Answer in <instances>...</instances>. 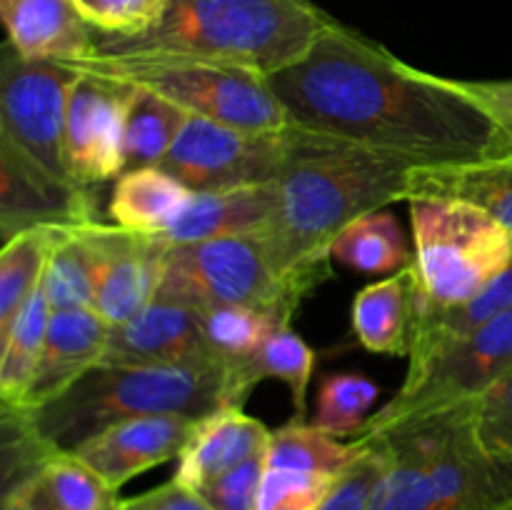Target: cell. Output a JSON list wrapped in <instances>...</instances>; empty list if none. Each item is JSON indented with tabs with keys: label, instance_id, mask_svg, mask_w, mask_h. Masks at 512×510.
Returning <instances> with one entry per match:
<instances>
[{
	"label": "cell",
	"instance_id": "cell-6",
	"mask_svg": "<svg viewBox=\"0 0 512 510\" xmlns=\"http://www.w3.org/2000/svg\"><path fill=\"white\" fill-rule=\"evenodd\" d=\"M415 270L425 298L453 305L473 298L512 265V235L460 200L413 198Z\"/></svg>",
	"mask_w": 512,
	"mask_h": 510
},
{
	"label": "cell",
	"instance_id": "cell-4",
	"mask_svg": "<svg viewBox=\"0 0 512 510\" xmlns=\"http://www.w3.org/2000/svg\"><path fill=\"white\" fill-rule=\"evenodd\" d=\"M228 365L213 358L173 365L98 363L53 403L23 410L50 450L73 453L115 423L145 415L203 420L223 408H243Z\"/></svg>",
	"mask_w": 512,
	"mask_h": 510
},
{
	"label": "cell",
	"instance_id": "cell-20",
	"mask_svg": "<svg viewBox=\"0 0 512 510\" xmlns=\"http://www.w3.org/2000/svg\"><path fill=\"white\" fill-rule=\"evenodd\" d=\"M278 208V180L215 193H195L193 203L160 238L170 245L230 235H258Z\"/></svg>",
	"mask_w": 512,
	"mask_h": 510
},
{
	"label": "cell",
	"instance_id": "cell-19",
	"mask_svg": "<svg viewBox=\"0 0 512 510\" xmlns=\"http://www.w3.org/2000/svg\"><path fill=\"white\" fill-rule=\"evenodd\" d=\"M0 15L23 58L73 63L95 48V30L70 0H0Z\"/></svg>",
	"mask_w": 512,
	"mask_h": 510
},
{
	"label": "cell",
	"instance_id": "cell-31",
	"mask_svg": "<svg viewBox=\"0 0 512 510\" xmlns=\"http://www.w3.org/2000/svg\"><path fill=\"white\" fill-rule=\"evenodd\" d=\"M40 288L53 310L93 308V258L85 243L83 223L58 225Z\"/></svg>",
	"mask_w": 512,
	"mask_h": 510
},
{
	"label": "cell",
	"instance_id": "cell-41",
	"mask_svg": "<svg viewBox=\"0 0 512 510\" xmlns=\"http://www.w3.org/2000/svg\"><path fill=\"white\" fill-rule=\"evenodd\" d=\"M3 510H53L38 485V475L3 493Z\"/></svg>",
	"mask_w": 512,
	"mask_h": 510
},
{
	"label": "cell",
	"instance_id": "cell-10",
	"mask_svg": "<svg viewBox=\"0 0 512 510\" xmlns=\"http://www.w3.org/2000/svg\"><path fill=\"white\" fill-rule=\"evenodd\" d=\"M78 75V70L60 60L23 58L5 40L0 65V143L63 180H70L65 168V120Z\"/></svg>",
	"mask_w": 512,
	"mask_h": 510
},
{
	"label": "cell",
	"instance_id": "cell-26",
	"mask_svg": "<svg viewBox=\"0 0 512 510\" xmlns=\"http://www.w3.org/2000/svg\"><path fill=\"white\" fill-rule=\"evenodd\" d=\"M190 115L163 95L128 83L125 110V170L160 165Z\"/></svg>",
	"mask_w": 512,
	"mask_h": 510
},
{
	"label": "cell",
	"instance_id": "cell-7",
	"mask_svg": "<svg viewBox=\"0 0 512 510\" xmlns=\"http://www.w3.org/2000/svg\"><path fill=\"white\" fill-rule=\"evenodd\" d=\"M163 293L200 308L208 303L248 305L265 310L283 323L293 320L300 293L283 275L258 235H230L168 248Z\"/></svg>",
	"mask_w": 512,
	"mask_h": 510
},
{
	"label": "cell",
	"instance_id": "cell-34",
	"mask_svg": "<svg viewBox=\"0 0 512 510\" xmlns=\"http://www.w3.org/2000/svg\"><path fill=\"white\" fill-rule=\"evenodd\" d=\"M355 440H360L363 445L360 455L345 473L338 475L318 510H370L373 505L375 490H378L385 465H388V453L378 438Z\"/></svg>",
	"mask_w": 512,
	"mask_h": 510
},
{
	"label": "cell",
	"instance_id": "cell-21",
	"mask_svg": "<svg viewBox=\"0 0 512 510\" xmlns=\"http://www.w3.org/2000/svg\"><path fill=\"white\" fill-rule=\"evenodd\" d=\"M418 298L420 278L415 263L358 290L350 310L358 343L370 353L408 355Z\"/></svg>",
	"mask_w": 512,
	"mask_h": 510
},
{
	"label": "cell",
	"instance_id": "cell-29",
	"mask_svg": "<svg viewBox=\"0 0 512 510\" xmlns=\"http://www.w3.org/2000/svg\"><path fill=\"white\" fill-rule=\"evenodd\" d=\"M198 320L205 353L228 368L253 358L275 328L290 325L265 310L230 303L200 305Z\"/></svg>",
	"mask_w": 512,
	"mask_h": 510
},
{
	"label": "cell",
	"instance_id": "cell-11",
	"mask_svg": "<svg viewBox=\"0 0 512 510\" xmlns=\"http://www.w3.org/2000/svg\"><path fill=\"white\" fill-rule=\"evenodd\" d=\"M93 258V310L113 328L140 313L160 288L170 243L120 225L83 223Z\"/></svg>",
	"mask_w": 512,
	"mask_h": 510
},
{
	"label": "cell",
	"instance_id": "cell-24",
	"mask_svg": "<svg viewBox=\"0 0 512 510\" xmlns=\"http://www.w3.org/2000/svg\"><path fill=\"white\" fill-rule=\"evenodd\" d=\"M330 258L363 275H393L415 263L408 233L388 208L373 210L340 230Z\"/></svg>",
	"mask_w": 512,
	"mask_h": 510
},
{
	"label": "cell",
	"instance_id": "cell-23",
	"mask_svg": "<svg viewBox=\"0 0 512 510\" xmlns=\"http://www.w3.org/2000/svg\"><path fill=\"white\" fill-rule=\"evenodd\" d=\"M512 310V265L508 270L490 280L483 290L468 300L453 305H440L425 298L420 288L418 313H415L413 340H410V355H420L435 345L450 343V340L465 338L475 330L485 328L500 315Z\"/></svg>",
	"mask_w": 512,
	"mask_h": 510
},
{
	"label": "cell",
	"instance_id": "cell-38",
	"mask_svg": "<svg viewBox=\"0 0 512 510\" xmlns=\"http://www.w3.org/2000/svg\"><path fill=\"white\" fill-rule=\"evenodd\" d=\"M263 475L265 453H258L255 458L240 463L238 468L205 483L195 493L205 500L210 510H258Z\"/></svg>",
	"mask_w": 512,
	"mask_h": 510
},
{
	"label": "cell",
	"instance_id": "cell-15",
	"mask_svg": "<svg viewBox=\"0 0 512 510\" xmlns=\"http://www.w3.org/2000/svg\"><path fill=\"white\" fill-rule=\"evenodd\" d=\"M198 358H210L200 335L198 308L158 290L135 318L110 328L108 348L100 363L173 365Z\"/></svg>",
	"mask_w": 512,
	"mask_h": 510
},
{
	"label": "cell",
	"instance_id": "cell-30",
	"mask_svg": "<svg viewBox=\"0 0 512 510\" xmlns=\"http://www.w3.org/2000/svg\"><path fill=\"white\" fill-rule=\"evenodd\" d=\"M360 440L345 443L343 438L325 433L315 428L313 423L293 418L283 428H275L270 433L268 450H265V465L268 468H295L310 470V473L335 475L353 465L360 455Z\"/></svg>",
	"mask_w": 512,
	"mask_h": 510
},
{
	"label": "cell",
	"instance_id": "cell-32",
	"mask_svg": "<svg viewBox=\"0 0 512 510\" xmlns=\"http://www.w3.org/2000/svg\"><path fill=\"white\" fill-rule=\"evenodd\" d=\"M38 485L53 510H115L120 505L118 490L68 450L48 455Z\"/></svg>",
	"mask_w": 512,
	"mask_h": 510
},
{
	"label": "cell",
	"instance_id": "cell-25",
	"mask_svg": "<svg viewBox=\"0 0 512 510\" xmlns=\"http://www.w3.org/2000/svg\"><path fill=\"white\" fill-rule=\"evenodd\" d=\"M313 365V348L290 325H280V328H275L268 335V340L260 345V350L253 358L230 368V375H233L235 393L240 395L243 403L250 398V393H253L258 383L268 378L280 380V383L288 385L290 395H293L295 418L305 420Z\"/></svg>",
	"mask_w": 512,
	"mask_h": 510
},
{
	"label": "cell",
	"instance_id": "cell-1",
	"mask_svg": "<svg viewBox=\"0 0 512 510\" xmlns=\"http://www.w3.org/2000/svg\"><path fill=\"white\" fill-rule=\"evenodd\" d=\"M268 80L295 128L393 155L413 168L510 150L498 123L458 78L413 68L338 20L303 58Z\"/></svg>",
	"mask_w": 512,
	"mask_h": 510
},
{
	"label": "cell",
	"instance_id": "cell-22",
	"mask_svg": "<svg viewBox=\"0 0 512 510\" xmlns=\"http://www.w3.org/2000/svg\"><path fill=\"white\" fill-rule=\"evenodd\" d=\"M195 193L160 165L125 170L113 183L108 213L115 225L135 233L163 235L193 203Z\"/></svg>",
	"mask_w": 512,
	"mask_h": 510
},
{
	"label": "cell",
	"instance_id": "cell-8",
	"mask_svg": "<svg viewBox=\"0 0 512 510\" xmlns=\"http://www.w3.org/2000/svg\"><path fill=\"white\" fill-rule=\"evenodd\" d=\"M510 368L512 310L465 338L435 345L420 355H410L403 388L385 408L370 415L358 435L375 433L385 425L413 418V415L438 413V410L475 403Z\"/></svg>",
	"mask_w": 512,
	"mask_h": 510
},
{
	"label": "cell",
	"instance_id": "cell-12",
	"mask_svg": "<svg viewBox=\"0 0 512 510\" xmlns=\"http://www.w3.org/2000/svg\"><path fill=\"white\" fill-rule=\"evenodd\" d=\"M128 83L80 73L65 120V168L80 188L115 183L125 173Z\"/></svg>",
	"mask_w": 512,
	"mask_h": 510
},
{
	"label": "cell",
	"instance_id": "cell-18",
	"mask_svg": "<svg viewBox=\"0 0 512 510\" xmlns=\"http://www.w3.org/2000/svg\"><path fill=\"white\" fill-rule=\"evenodd\" d=\"M273 430L243 408H223L198 423L178 458L173 480L198 490L245 460L268 450Z\"/></svg>",
	"mask_w": 512,
	"mask_h": 510
},
{
	"label": "cell",
	"instance_id": "cell-42",
	"mask_svg": "<svg viewBox=\"0 0 512 510\" xmlns=\"http://www.w3.org/2000/svg\"><path fill=\"white\" fill-rule=\"evenodd\" d=\"M503 510H512V505H508V508H503Z\"/></svg>",
	"mask_w": 512,
	"mask_h": 510
},
{
	"label": "cell",
	"instance_id": "cell-5",
	"mask_svg": "<svg viewBox=\"0 0 512 510\" xmlns=\"http://www.w3.org/2000/svg\"><path fill=\"white\" fill-rule=\"evenodd\" d=\"M78 73L138 85L183 108L188 115L253 133L293 128L268 75L253 68L195 55H100L65 63Z\"/></svg>",
	"mask_w": 512,
	"mask_h": 510
},
{
	"label": "cell",
	"instance_id": "cell-27",
	"mask_svg": "<svg viewBox=\"0 0 512 510\" xmlns=\"http://www.w3.org/2000/svg\"><path fill=\"white\" fill-rule=\"evenodd\" d=\"M60 223L35 225L5 240L0 250V338L43 283Z\"/></svg>",
	"mask_w": 512,
	"mask_h": 510
},
{
	"label": "cell",
	"instance_id": "cell-16",
	"mask_svg": "<svg viewBox=\"0 0 512 510\" xmlns=\"http://www.w3.org/2000/svg\"><path fill=\"white\" fill-rule=\"evenodd\" d=\"M108 338L110 325L93 308L53 310L40 363L15 408L38 410L60 398L103 360Z\"/></svg>",
	"mask_w": 512,
	"mask_h": 510
},
{
	"label": "cell",
	"instance_id": "cell-40",
	"mask_svg": "<svg viewBox=\"0 0 512 510\" xmlns=\"http://www.w3.org/2000/svg\"><path fill=\"white\" fill-rule=\"evenodd\" d=\"M115 510H210L205 500L188 485L170 478L165 485L148 490L135 498L120 500Z\"/></svg>",
	"mask_w": 512,
	"mask_h": 510
},
{
	"label": "cell",
	"instance_id": "cell-13",
	"mask_svg": "<svg viewBox=\"0 0 512 510\" xmlns=\"http://www.w3.org/2000/svg\"><path fill=\"white\" fill-rule=\"evenodd\" d=\"M98 218L93 188H80L38 168L0 143V228L3 243L23 230L48 223H90Z\"/></svg>",
	"mask_w": 512,
	"mask_h": 510
},
{
	"label": "cell",
	"instance_id": "cell-35",
	"mask_svg": "<svg viewBox=\"0 0 512 510\" xmlns=\"http://www.w3.org/2000/svg\"><path fill=\"white\" fill-rule=\"evenodd\" d=\"M335 480V475L265 465L258 510H318Z\"/></svg>",
	"mask_w": 512,
	"mask_h": 510
},
{
	"label": "cell",
	"instance_id": "cell-3",
	"mask_svg": "<svg viewBox=\"0 0 512 510\" xmlns=\"http://www.w3.org/2000/svg\"><path fill=\"white\" fill-rule=\"evenodd\" d=\"M333 20L313 0H165L153 28L98 35L93 53L195 55L273 75L303 58Z\"/></svg>",
	"mask_w": 512,
	"mask_h": 510
},
{
	"label": "cell",
	"instance_id": "cell-17",
	"mask_svg": "<svg viewBox=\"0 0 512 510\" xmlns=\"http://www.w3.org/2000/svg\"><path fill=\"white\" fill-rule=\"evenodd\" d=\"M413 198L460 200L512 235V148L463 163L418 165L408 178V200Z\"/></svg>",
	"mask_w": 512,
	"mask_h": 510
},
{
	"label": "cell",
	"instance_id": "cell-28",
	"mask_svg": "<svg viewBox=\"0 0 512 510\" xmlns=\"http://www.w3.org/2000/svg\"><path fill=\"white\" fill-rule=\"evenodd\" d=\"M50 315H53V308H50L48 295L43 293V288H38L33 298L23 305L8 333L0 338V400L3 405L15 408L28 390L40 355H43L45 338H48Z\"/></svg>",
	"mask_w": 512,
	"mask_h": 510
},
{
	"label": "cell",
	"instance_id": "cell-39",
	"mask_svg": "<svg viewBox=\"0 0 512 510\" xmlns=\"http://www.w3.org/2000/svg\"><path fill=\"white\" fill-rule=\"evenodd\" d=\"M458 83L475 103L488 110L512 148V80H458Z\"/></svg>",
	"mask_w": 512,
	"mask_h": 510
},
{
	"label": "cell",
	"instance_id": "cell-14",
	"mask_svg": "<svg viewBox=\"0 0 512 510\" xmlns=\"http://www.w3.org/2000/svg\"><path fill=\"white\" fill-rule=\"evenodd\" d=\"M200 420L185 415H145L105 428L73 450L115 490L145 470L178 460Z\"/></svg>",
	"mask_w": 512,
	"mask_h": 510
},
{
	"label": "cell",
	"instance_id": "cell-37",
	"mask_svg": "<svg viewBox=\"0 0 512 510\" xmlns=\"http://www.w3.org/2000/svg\"><path fill=\"white\" fill-rule=\"evenodd\" d=\"M473 428L495 455H512V368L473 403Z\"/></svg>",
	"mask_w": 512,
	"mask_h": 510
},
{
	"label": "cell",
	"instance_id": "cell-9",
	"mask_svg": "<svg viewBox=\"0 0 512 510\" xmlns=\"http://www.w3.org/2000/svg\"><path fill=\"white\" fill-rule=\"evenodd\" d=\"M303 130L253 133L190 115L160 168L193 193L273 183L300 150Z\"/></svg>",
	"mask_w": 512,
	"mask_h": 510
},
{
	"label": "cell",
	"instance_id": "cell-36",
	"mask_svg": "<svg viewBox=\"0 0 512 510\" xmlns=\"http://www.w3.org/2000/svg\"><path fill=\"white\" fill-rule=\"evenodd\" d=\"M98 35L133 38L160 20L165 0H70Z\"/></svg>",
	"mask_w": 512,
	"mask_h": 510
},
{
	"label": "cell",
	"instance_id": "cell-33",
	"mask_svg": "<svg viewBox=\"0 0 512 510\" xmlns=\"http://www.w3.org/2000/svg\"><path fill=\"white\" fill-rule=\"evenodd\" d=\"M378 385L360 373H333L320 383L310 423L335 438L358 435L370 420Z\"/></svg>",
	"mask_w": 512,
	"mask_h": 510
},
{
	"label": "cell",
	"instance_id": "cell-2",
	"mask_svg": "<svg viewBox=\"0 0 512 510\" xmlns=\"http://www.w3.org/2000/svg\"><path fill=\"white\" fill-rule=\"evenodd\" d=\"M410 170L393 155L303 130L300 150L278 178V208L258 238L285 278L313 293L330 278V245L340 230L408 200Z\"/></svg>",
	"mask_w": 512,
	"mask_h": 510
}]
</instances>
